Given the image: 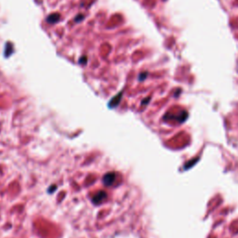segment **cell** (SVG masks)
Listing matches in <instances>:
<instances>
[{
	"label": "cell",
	"instance_id": "6da1fadb",
	"mask_svg": "<svg viewBox=\"0 0 238 238\" xmlns=\"http://www.w3.org/2000/svg\"><path fill=\"white\" fill-rule=\"evenodd\" d=\"M115 178H116V174L114 172H109V173H106L105 175L103 176V183L104 185L106 186H111L114 184V181H115Z\"/></svg>",
	"mask_w": 238,
	"mask_h": 238
},
{
	"label": "cell",
	"instance_id": "3957f363",
	"mask_svg": "<svg viewBox=\"0 0 238 238\" xmlns=\"http://www.w3.org/2000/svg\"><path fill=\"white\" fill-rule=\"evenodd\" d=\"M121 95H122V92H120L116 97H114L109 103V106L110 107H115V106L118 105V103H120V100H121Z\"/></svg>",
	"mask_w": 238,
	"mask_h": 238
},
{
	"label": "cell",
	"instance_id": "7a4b0ae2",
	"mask_svg": "<svg viewBox=\"0 0 238 238\" xmlns=\"http://www.w3.org/2000/svg\"><path fill=\"white\" fill-rule=\"evenodd\" d=\"M107 197V194H106L105 192L103 191H101L99 192L98 193H96L94 196H93V199H92V202L95 204V205H98V204H101L103 203Z\"/></svg>",
	"mask_w": 238,
	"mask_h": 238
},
{
	"label": "cell",
	"instance_id": "277c9868",
	"mask_svg": "<svg viewBox=\"0 0 238 238\" xmlns=\"http://www.w3.org/2000/svg\"><path fill=\"white\" fill-rule=\"evenodd\" d=\"M59 20H60V14H58V13H53L51 15H50V17L47 19V21L50 24H55Z\"/></svg>",
	"mask_w": 238,
	"mask_h": 238
}]
</instances>
